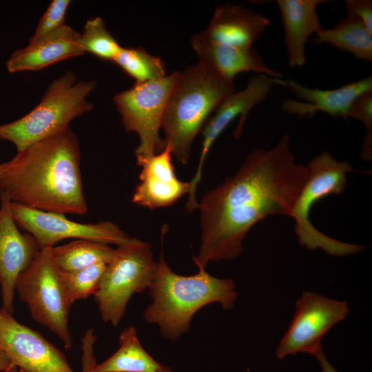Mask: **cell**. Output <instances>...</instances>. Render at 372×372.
Instances as JSON below:
<instances>
[{
  "mask_svg": "<svg viewBox=\"0 0 372 372\" xmlns=\"http://www.w3.org/2000/svg\"><path fill=\"white\" fill-rule=\"evenodd\" d=\"M308 174L307 165L296 162L288 134L271 149H254L232 176L207 191L198 203L196 266L205 268L211 261L238 257L258 222L270 216H290Z\"/></svg>",
  "mask_w": 372,
  "mask_h": 372,
  "instance_id": "cell-1",
  "label": "cell"
},
{
  "mask_svg": "<svg viewBox=\"0 0 372 372\" xmlns=\"http://www.w3.org/2000/svg\"><path fill=\"white\" fill-rule=\"evenodd\" d=\"M80 163L79 141L68 127L17 152L0 178V195L37 210L85 214Z\"/></svg>",
  "mask_w": 372,
  "mask_h": 372,
  "instance_id": "cell-2",
  "label": "cell"
},
{
  "mask_svg": "<svg viewBox=\"0 0 372 372\" xmlns=\"http://www.w3.org/2000/svg\"><path fill=\"white\" fill-rule=\"evenodd\" d=\"M198 267L194 275L177 274L161 254L149 287L152 303L143 316L147 322L157 324L167 339L175 340L186 333L194 314L205 305L217 302L226 310L234 306L238 296L234 280L214 277L205 268Z\"/></svg>",
  "mask_w": 372,
  "mask_h": 372,
  "instance_id": "cell-3",
  "label": "cell"
},
{
  "mask_svg": "<svg viewBox=\"0 0 372 372\" xmlns=\"http://www.w3.org/2000/svg\"><path fill=\"white\" fill-rule=\"evenodd\" d=\"M234 91V82L199 62L180 72L161 125L165 145L171 144L178 162L187 163L195 138L211 114Z\"/></svg>",
  "mask_w": 372,
  "mask_h": 372,
  "instance_id": "cell-4",
  "label": "cell"
},
{
  "mask_svg": "<svg viewBox=\"0 0 372 372\" xmlns=\"http://www.w3.org/2000/svg\"><path fill=\"white\" fill-rule=\"evenodd\" d=\"M96 86L95 79H79L73 72H65L51 82L30 112L0 125V139L12 143L19 152L68 128L94 108L87 97Z\"/></svg>",
  "mask_w": 372,
  "mask_h": 372,
  "instance_id": "cell-5",
  "label": "cell"
},
{
  "mask_svg": "<svg viewBox=\"0 0 372 372\" xmlns=\"http://www.w3.org/2000/svg\"><path fill=\"white\" fill-rule=\"evenodd\" d=\"M307 166L309 174L290 216L295 221L294 231L299 244L307 249H321L339 257L362 251V245L333 239L317 229L309 220L311 209L317 202L344 191L347 173L353 171V167L348 162L338 161L326 151L313 158Z\"/></svg>",
  "mask_w": 372,
  "mask_h": 372,
  "instance_id": "cell-6",
  "label": "cell"
},
{
  "mask_svg": "<svg viewBox=\"0 0 372 372\" xmlns=\"http://www.w3.org/2000/svg\"><path fill=\"white\" fill-rule=\"evenodd\" d=\"M156 267L152 245L147 242L132 238L116 248L94 295L104 322L114 326L119 323L131 296L149 289Z\"/></svg>",
  "mask_w": 372,
  "mask_h": 372,
  "instance_id": "cell-7",
  "label": "cell"
},
{
  "mask_svg": "<svg viewBox=\"0 0 372 372\" xmlns=\"http://www.w3.org/2000/svg\"><path fill=\"white\" fill-rule=\"evenodd\" d=\"M51 248L41 249L30 266L19 276L15 291L27 304L32 318L55 333L64 347L70 349L72 341L68 317L72 303Z\"/></svg>",
  "mask_w": 372,
  "mask_h": 372,
  "instance_id": "cell-8",
  "label": "cell"
},
{
  "mask_svg": "<svg viewBox=\"0 0 372 372\" xmlns=\"http://www.w3.org/2000/svg\"><path fill=\"white\" fill-rule=\"evenodd\" d=\"M179 73L176 71L158 79L135 83L130 89L114 96L125 130L135 132L139 137L136 158L148 157L164 149L159 131Z\"/></svg>",
  "mask_w": 372,
  "mask_h": 372,
  "instance_id": "cell-9",
  "label": "cell"
},
{
  "mask_svg": "<svg viewBox=\"0 0 372 372\" xmlns=\"http://www.w3.org/2000/svg\"><path fill=\"white\" fill-rule=\"evenodd\" d=\"M349 313L346 301L303 291L296 303L293 317L282 338L276 355L278 359L304 353L313 356L322 349V338Z\"/></svg>",
  "mask_w": 372,
  "mask_h": 372,
  "instance_id": "cell-10",
  "label": "cell"
},
{
  "mask_svg": "<svg viewBox=\"0 0 372 372\" xmlns=\"http://www.w3.org/2000/svg\"><path fill=\"white\" fill-rule=\"evenodd\" d=\"M10 210L17 224L35 238L41 249L53 247L66 238L88 240L118 247L132 238L110 221L81 223L69 220L64 214L37 210L11 202Z\"/></svg>",
  "mask_w": 372,
  "mask_h": 372,
  "instance_id": "cell-11",
  "label": "cell"
},
{
  "mask_svg": "<svg viewBox=\"0 0 372 372\" xmlns=\"http://www.w3.org/2000/svg\"><path fill=\"white\" fill-rule=\"evenodd\" d=\"M0 348L18 372H75L61 351L2 307Z\"/></svg>",
  "mask_w": 372,
  "mask_h": 372,
  "instance_id": "cell-12",
  "label": "cell"
},
{
  "mask_svg": "<svg viewBox=\"0 0 372 372\" xmlns=\"http://www.w3.org/2000/svg\"><path fill=\"white\" fill-rule=\"evenodd\" d=\"M273 85L272 78L256 74L249 80L243 90L234 91L228 95L215 110L214 114L208 119L201 131L203 134L201 151L196 172L190 180L191 190L187 202V205L194 207L197 204L196 191L201 180L205 158L214 143L237 117H239V121L234 132V137L239 138L249 112L267 97Z\"/></svg>",
  "mask_w": 372,
  "mask_h": 372,
  "instance_id": "cell-13",
  "label": "cell"
},
{
  "mask_svg": "<svg viewBox=\"0 0 372 372\" xmlns=\"http://www.w3.org/2000/svg\"><path fill=\"white\" fill-rule=\"evenodd\" d=\"M40 250L30 234L19 231L11 213L10 201L0 195V287L2 308L11 314L17 280Z\"/></svg>",
  "mask_w": 372,
  "mask_h": 372,
  "instance_id": "cell-14",
  "label": "cell"
},
{
  "mask_svg": "<svg viewBox=\"0 0 372 372\" xmlns=\"http://www.w3.org/2000/svg\"><path fill=\"white\" fill-rule=\"evenodd\" d=\"M172 147L166 143L164 149L150 156L136 158L141 167L140 182L132 200L136 205L152 210L171 206L183 195L190 193V181L179 180L172 160Z\"/></svg>",
  "mask_w": 372,
  "mask_h": 372,
  "instance_id": "cell-15",
  "label": "cell"
},
{
  "mask_svg": "<svg viewBox=\"0 0 372 372\" xmlns=\"http://www.w3.org/2000/svg\"><path fill=\"white\" fill-rule=\"evenodd\" d=\"M273 84L289 89L299 99L289 97L282 99L281 109L299 118L313 115L317 112L327 113L335 118H346L347 112L353 101L361 94L372 90V76H369L333 90L310 88L299 82L288 79H273Z\"/></svg>",
  "mask_w": 372,
  "mask_h": 372,
  "instance_id": "cell-16",
  "label": "cell"
},
{
  "mask_svg": "<svg viewBox=\"0 0 372 372\" xmlns=\"http://www.w3.org/2000/svg\"><path fill=\"white\" fill-rule=\"evenodd\" d=\"M198 62L225 79L233 82L241 72H254L273 79L283 75L268 67L254 47L244 48L211 41L200 33L191 38Z\"/></svg>",
  "mask_w": 372,
  "mask_h": 372,
  "instance_id": "cell-17",
  "label": "cell"
},
{
  "mask_svg": "<svg viewBox=\"0 0 372 372\" xmlns=\"http://www.w3.org/2000/svg\"><path fill=\"white\" fill-rule=\"evenodd\" d=\"M271 25L265 16L233 3L218 6L207 28L200 34L220 43L248 48Z\"/></svg>",
  "mask_w": 372,
  "mask_h": 372,
  "instance_id": "cell-18",
  "label": "cell"
},
{
  "mask_svg": "<svg viewBox=\"0 0 372 372\" xmlns=\"http://www.w3.org/2000/svg\"><path fill=\"white\" fill-rule=\"evenodd\" d=\"M81 33L65 25L53 34L14 51L6 66L10 73L39 71L70 58L85 54L80 43Z\"/></svg>",
  "mask_w": 372,
  "mask_h": 372,
  "instance_id": "cell-19",
  "label": "cell"
},
{
  "mask_svg": "<svg viewBox=\"0 0 372 372\" xmlns=\"http://www.w3.org/2000/svg\"><path fill=\"white\" fill-rule=\"evenodd\" d=\"M326 0H276L285 29V43L291 67L306 63V43L309 37L322 26L317 13L319 5Z\"/></svg>",
  "mask_w": 372,
  "mask_h": 372,
  "instance_id": "cell-20",
  "label": "cell"
},
{
  "mask_svg": "<svg viewBox=\"0 0 372 372\" xmlns=\"http://www.w3.org/2000/svg\"><path fill=\"white\" fill-rule=\"evenodd\" d=\"M118 349L92 372H172L152 357L141 345L136 329L130 326L119 335Z\"/></svg>",
  "mask_w": 372,
  "mask_h": 372,
  "instance_id": "cell-21",
  "label": "cell"
},
{
  "mask_svg": "<svg viewBox=\"0 0 372 372\" xmlns=\"http://www.w3.org/2000/svg\"><path fill=\"white\" fill-rule=\"evenodd\" d=\"M316 36V44L328 43L351 54L356 59L372 62V34L352 13L347 12L333 28H322Z\"/></svg>",
  "mask_w": 372,
  "mask_h": 372,
  "instance_id": "cell-22",
  "label": "cell"
},
{
  "mask_svg": "<svg viewBox=\"0 0 372 372\" xmlns=\"http://www.w3.org/2000/svg\"><path fill=\"white\" fill-rule=\"evenodd\" d=\"M56 265L63 271H75L97 264L110 263L116 254L107 244L76 239L61 246L51 248Z\"/></svg>",
  "mask_w": 372,
  "mask_h": 372,
  "instance_id": "cell-23",
  "label": "cell"
},
{
  "mask_svg": "<svg viewBox=\"0 0 372 372\" xmlns=\"http://www.w3.org/2000/svg\"><path fill=\"white\" fill-rule=\"evenodd\" d=\"M112 63L138 83L166 76L165 65L161 58L150 54L141 47H122Z\"/></svg>",
  "mask_w": 372,
  "mask_h": 372,
  "instance_id": "cell-24",
  "label": "cell"
},
{
  "mask_svg": "<svg viewBox=\"0 0 372 372\" xmlns=\"http://www.w3.org/2000/svg\"><path fill=\"white\" fill-rule=\"evenodd\" d=\"M80 43L85 53H91L101 60L110 62L122 48L99 17L86 21L80 35Z\"/></svg>",
  "mask_w": 372,
  "mask_h": 372,
  "instance_id": "cell-25",
  "label": "cell"
},
{
  "mask_svg": "<svg viewBox=\"0 0 372 372\" xmlns=\"http://www.w3.org/2000/svg\"><path fill=\"white\" fill-rule=\"evenodd\" d=\"M106 266L105 264H97L75 271L61 269L63 282L72 304L94 295Z\"/></svg>",
  "mask_w": 372,
  "mask_h": 372,
  "instance_id": "cell-26",
  "label": "cell"
},
{
  "mask_svg": "<svg viewBox=\"0 0 372 372\" xmlns=\"http://www.w3.org/2000/svg\"><path fill=\"white\" fill-rule=\"evenodd\" d=\"M70 3V0L52 1L39 19L29 43L37 42L65 25V15Z\"/></svg>",
  "mask_w": 372,
  "mask_h": 372,
  "instance_id": "cell-27",
  "label": "cell"
},
{
  "mask_svg": "<svg viewBox=\"0 0 372 372\" xmlns=\"http://www.w3.org/2000/svg\"><path fill=\"white\" fill-rule=\"evenodd\" d=\"M360 121L366 130L365 139L372 140V90L359 95L350 105L346 118Z\"/></svg>",
  "mask_w": 372,
  "mask_h": 372,
  "instance_id": "cell-28",
  "label": "cell"
},
{
  "mask_svg": "<svg viewBox=\"0 0 372 372\" xmlns=\"http://www.w3.org/2000/svg\"><path fill=\"white\" fill-rule=\"evenodd\" d=\"M344 5L346 12L358 17L372 34V1L346 0Z\"/></svg>",
  "mask_w": 372,
  "mask_h": 372,
  "instance_id": "cell-29",
  "label": "cell"
},
{
  "mask_svg": "<svg viewBox=\"0 0 372 372\" xmlns=\"http://www.w3.org/2000/svg\"><path fill=\"white\" fill-rule=\"evenodd\" d=\"M318 362L322 372H340L328 360L322 349L313 355Z\"/></svg>",
  "mask_w": 372,
  "mask_h": 372,
  "instance_id": "cell-30",
  "label": "cell"
},
{
  "mask_svg": "<svg viewBox=\"0 0 372 372\" xmlns=\"http://www.w3.org/2000/svg\"><path fill=\"white\" fill-rule=\"evenodd\" d=\"M0 371L18 372L17 369L11 362L6 353L0 348Z\"/></svg>",
  "mask_w": 372,
  "mask_h": 372,
  "instance_id": "cell-31",
  "label": "cell"
},
{
  "mask_svg": "<svg viewBox=\"0 0 372 372\" xmlns=\"http://www.w3.org/2000/svg\"><path fill=\"white\" fill-rule=\"evenodd\" d=\"M9 165H10V161L5 163H0V178L3 175V174L6 172Z\"/></svg>",
  "mask_w": 372,
  "mask_h": 372,
  "instance_id": "cell-32",
  "label": "cell"
},
{
  "mask_svg": "<svg viewBox=\"0 0 372 372\" xmlns=\"http://www.w3.org/2000/svg\"><path fill=\"white\" fill-rule=\"evenodd\" d=\"M94 368L82 367V372H92Z\"/></svg>",
  "mask_w": 372,
  "mask_h": 372,
  "instance_id": "cell-33",
  "label": "cell"
},
{
  "mask_svg": "<svg viewBox=\"0 0 372 372\" xmlns=\"http://www.w3.org/2000/svg\"><path fill=\"white\" fill-rule=\"evenodd\" d=\"M0 289H1V287H0Z\"/></svg>",
  "mask_w": 372,
  "mask_h": 372,
  "instance_id": "cell-34",
  "label": "cell"
}]
</instances>
